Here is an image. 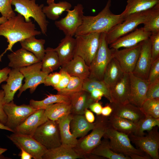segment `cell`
<instances>
[{
	"instance_id": "obj_1",
	"label": "cell",
	"mask_w": 159,
	"mask_h": 159,
	"mask_svg": "<svg viewBox=\"0 0 159 159\" xmlns=\"http://www.w3.org/2000/svg\"><path fill=\"white\" fill-rule=\"evenodd\" d=\"M41 33L36 29L35 24L32 20L26 21L24 17L19 13L7 19L0 24V36L4 37L8 43L7 47L0 55V62L7 51L13 52L12 48L15 43L29 37L39 35Z\"/></svg>"
},
{
	"instance_id": "obj_2",
	"label": "cell",
	"mask_w": 159,
	"mask_h": 159,
	"mask_svg": "<svg viewBox=\"0 0 159 159\" xmlns=\"http://www.w3.org/2000/svg\"><path fill=\"white\" fill-rule=\"evenodd\" d=\"M112 0H108L104 8L94 16L84 15L82 23L74 35L77 36L93 33H106L124 19L121 14H113L110 8Z\"/></svg>"
},
{
	"instance_id": "obj_3",
	"label": "cell",
	"mask_w": 159,
	"mask_h": 159,
	"mask_svg": "<svg viewBox=\"0 0 159 159\" xmlns=\"http://www.w3.org/2000/svg\"><path fill=\"white\" fill-rule=\"evenodd\" d=\"M95 121V126L88 135L78 140L74 150L81 158H85L101 143L107 128L109 126L108 117L101 115H97Z\"/></svg>"
},
{
	"instance_id": "obj_4",
	"label": "cell",
	"mask_w": 159,
	"mask_h": 159,
	"mask_svg": "<svg viewBox=\"0 0 159 159\" xmlns=\"http://www.w3.org/2000/svg\"><path fill=\"white\" fill-rule=\"evenodd\" d=\"M103 137L109 140L111 149L117 153L122 154L130 159L151 158L147 154L132 145L127 135L116 130L110 125Z\"/></svg>"
},
{
	"instance_id": "obj_5",
	"label": "cell",
	"mask_w": 159,
	"mask_h": 159,
	"mask_svg": "<svg viewBox=\"0 0 159 159\" xmlns=\"http://www.w3.org/2000/svg\"><path fill=\"white\" fill-rule=\"evenodd\" d=\"M36 0H12L11 5L15 7L14 11L22 15L26 22L33 18L39 26L41 32L47 35L49 22L43 13V4L40 5L36 3Z\"/></svg>"
},
{
	"instance_id": "obj_6",
	"label": "cell",
	"mask_w": 159,
	"mask_h": 159,
	"mask_svg": "<svg viewBox=\"0 0 159 159\" xmlns=\"http://www.w3.org/2000/svg\"><path fill=\"white\" fill-rule=\"evenodd\" d=\"M106 33H101L99 47L90 65L89 77L103 80L106 67L112 57V50L108 47Z\"/></svg>"
},
{
	"instance_id": "obj_7",
	"label": "cell",
	"mask_w": 159,
	"mask_h": 159,
	"mask_svg": "<svg viewBox=\"0 0 159 159\" xmlns=\"http://www.w3.org/2000/svg\"><path fill=\"white\" fill-rule=\"evenodd\" d=\"M101 34L93 33L75 36L74 57H81L90 66L98 49Z\"/></svg>"
},
{
	"instance_id": "obj_8",
	"label": "cell",
	"mask_w": 159,
	"mask_h": 159,
	"mask_svg": "<svg viewBox=\"0 0 159 159\" xmlns=\"http://www.w3.org/2000/svg\"><path fill=\"white\" fill-rule=\"evenodd\" d=\"M33 137L47 150L62 144L58 124L49 119L37 128Z\"/></svg>"
},
{
	"instance_id": "obj_9",
	"label": "cell",
	"mask_w": 159,
	"mask_h": 159,
	"mask_svg": "<svg viewBox=\"0 0 159 159\" xmlns=\"http://www.w3.org/2000/svg\"><path fill=\"white\" fill-rule=\"evenodd\" d=\"M148 10L132 14L122 22L111 29L106 33V39L110 45L119 38L131 32L139 24H143L147 17Z\"/></svg>"
},
{
	"instance_id": "obj_10",
	"label": "cell",
	"mask_w": 159,
	"mask_h": 159,
	"mask_svg": "<svg viewBox=\"0 0 159 159\" xmlns=\"http://www.w3.org/2000/svg\"><path fill=\"white\" fill-rule=\"evenodd\" d=\"M159 127H153L143 136H138L131 134L128 135L131 141L138 148L153 159H159Z\"/></svg>"
},
{
	"instance_id": "obj_11",
	"label": "cell",
	"mask_w": 159,
	"mask_h": 159,
	"mask_svg": "<svg viewBox=\"0 0 159 159\" xmlns=\"http://www.w3.org/2000/svg\"><path fill=\"white\" fill-rule=\"evenodd\" d=\"M4 109L7 116L5 125L12 130L13 132L17 127L37 110L30 105H17L13 100L5 104Z\"/></svg>"
},
{
	"instance_id": "obj_12",
	"label": "cell",
	"mask_w": 159,
	"mask_h": 159,
	"mask_svg": "<svg viewBox=\"0 0 159 159\" xmlns=\"http://www.w3.org/2000/svg\"><path fill=\"white\" fill-rule=\"evenodd\" d=\"M83 5L78 4L72 10H68L66 16L59 20H56L54 24L65 36H74L81 25L84 16Z\"/></svg>"
},
{
	"instance_id": "obj_13",
	"label": "cell",
	"mask_w": 159,
	"mask_h": 159,
	"mask_svg": "<svg viewBox=\"0 0 159 159\" xmlns=\"http://www.w3.org/2000/svg\"><path fill=\"white\" fill-rule=\"evenodd\" d=\"M19 70L25 78V83L19 90L18 97L28 89L30 93H33L39 85L44 83L48 74L42 70L41 61L21 68Z\"/></svg>"
},
{
	"instance_id": "obj_14",
	"label": "cell",
	"mask_w": 159,
	"mask_h": 159,
	"mask_svg": "<svg viewBox=\"0 0 159 159\" xmlns=\"http://www.w3.org/2000/svg\"><path fill=\"white\" fill-rule=\"evenodd\" d=\"M7 137L19 149L27 152L34 159H42L47 150L32 136L13 132Z\"/></svg>"
},
{
	"instance_id": "obj_15",
	"label": "cell",
	"mask_w": 159,
	"mask_h": 159,
	"mask_svg": "<svg viewBox=\"0 0 159 159\" xmlns=\"http://www.w3.org/2000/svg\"><path fill=\"white\" fill-rule=\"evenodd\" d=\"M112 49V57L117 61L123 71L128 74L132 72L140 54L141 42L133 47L120 50Z\"/></svg>"
},
{
	"instance_id": "obj_16",
	"label": "cell",
	"mask_w": 159,
	"mask_h": 159,
	"mask_svg": "<svg viewBox=\"0 0 159 159\" xmlns=\"http://www.w3.org/2000/svg\"><path fill=\"white\" fill-rule=\"evenodd\" d=\"M152 63L151 43L149 38L141 42L140 54L132 73L139 78L148 80Z\"/></svg>"
},
{
	"instance_id": "obj_17",
	"label": "cell",
	"mask_w": 159,
	"mask_h": 159,
	"mask_svg": "<svg viewBox=\"0 0 159 159\" xmlns=\"http://www.w3.org/2000/svg\"><path fill=\"white\" fill-rule=\"evenodd\" d=\"M130 81V92L129 101L140 107L146 99V95L149 82L135 75L129 73Z\"/></svg>"
},
{
	"instance_id": "obj_18",
	"label": "cell",
	"mask_w": 159,
	"mask_h": 159,
	"mask_svg": "<svg viewBox=\"0 0 159 159\" xmlns=\"http://www.w3.org/2000/svg\"><path fill=\"white\" fill-rule=\"evenodd\" d=\"M48 120L45 109L37 110L17 127L13 132L33 136L37 128Z\"/></svg>"
},
{
	"instance_id": "obj_19",
	"label": "cell",
	"mask_w": 159,
	"mask_h": 159,
	"mask_svg": "<svg viewBox=\"0 0 159 159\" xmlns=\"http://www.w3.org/2000/svg\"><path fill=\"white\" fill-rule=\"evenodd\" d=\"M130 87L129 74L125 72L120 80L110 87V102L122 104L129 102Z\"/></svg>"
},
{
	"instance_id": "obj_20",
	"label": "cell",
	"mask_w": 159,
	"mask_h": 159,
	"mask_svg": "<svg viewBox=\"0 0 159 159\" xmlns=\"http://www.w3.org/2000/svg\"><path fill=\"white\" fill-rule=\"evenodd\" d=\"M151 33L146 31L143 27L136 29L134 31L118 39L110 45L109 48L119 49L121 48L133 47L150 37Z\"/></svg>"
},
{
	"instance_id": "obj_21",
	"label": "cell",
	"mask_w": 159,
	"mask_h": 159,
	"mask_svg": "<svg viewBox=\"0 0 159 159\" xmlns=\"http://www.w3.org/2000/svg\"><path fill=\"white\" fill-rule=\"evenodd\" d=\"M24 78L18 69H13L9 72L6 84L1 85L4 93L5 104L13 100L15 94L22 85V80Z\"/></svg>"
},
{
	"instance_id": "obj_22",
	"label": "cell",
	"mask_w": 159,
	"mask_h": 159,
	"mask_svg": "<svg viewBox=\"0 0 159 159\" xmlns=\"http://www.w3.org/2000/svg\"><path fill=\"white\" fill-rule=\"evenodd\" d=\"M109 104L112 109L111 115L129 120L136 124L145 116L139 107L130 102L122 104L110 102Z\"/></svg>"
},
{
	"instance_id": "obj_23",
	"label": "cell",
	"mask_w": 159,
	"mask_h": 159,
	"mask_svg": "<svg viewBox=\"0 0 159 159\" xmlns=\"http://www.w3.org/2000/svg\"><path fill=\"white\" fill-rule=\"evenodd\" d=\"M8 67L19 69L41 62L32 53L21 48L7 55Z\"/></svg>"
},
{
	"instance_id": "obj_24",
	"label": "cell",
	"mask_w": 159,
	"mask_h": 159,
	"mask_svg": "<svg viewBox=\"0 0 159 159\" xmlns=\"http://www.w3.org/2000/svg\"><path fill=\"white\" fill-rule=\"evenodd\" d=\"M61 67L71 76L78 77L84 80L88 78L90 75V66L82 58L78 56L74 57Z\"/></svg>"
},
{
	"instance_id": "obj_25",
	"label": "cell",
	"mask_w": 159,
	"mask_h": 159,
	"mask_svg": "<svg viewBox=\"0 0 159 159\" xmlns=\"http://www.w3.org/2000/svg\"><path fill=\"white\" fill-rule=\"evenodd\" d=\"M71 105V113L73 115H84L86 109L95 102L90 97V93L82 90L69 96Z\"/></svg>"
},
{
	"instance_id": "obj_26",
	"label": "cell",
	"mask_w": 159,
	"mask_h": 159,
	"mask_svg": "<svg viewBox=\"0 0 159 159\" xmlns=\"http://www.w3.org/2000/svg\"><path fill=\"white\" fill-rule=\"evenodd\" d=\"M75 44V39L73 37L65 36L54 49L58 55L61 67L73 58Z\"/></svg>"
},
{
	"instance_id": "obj_27",
	"label": "cell",
	"mask_w": 159,
	"mask_h": 159,
	"mask_svg": "<svg viewBox=\"0 0 159 159\" xmlns=\"http://www.w3.org/2000/svg\"><path fill=\"white\" fill-rule=\"evenodd\" d=\"M73 114L70 113L66 117L56 121L58 125L62 145L73 148L76 146L78 139L71 133L70 122Z\"/></svg>"
},
{
	"instance_id": "obj_28",
	"label": "cell",
	"mask_w": 159,
	"mask_h": 159,
	"mask_svg": "<svg viewBox=\"0 0 159 159\" xmlns=\"http://www.w3.org/2000/svg\"><path fill=\"white\" fill-rule=\"evenodd\" d=\"M95 126V123L89 122L84 115H73L70 122L72 134L77 138L86 136Z\"/></svg>"
},
{
	"instance_id": "obj_29",
	"label": "cell",
	"mask_w": 159,
	"mask_h": 159,
	"mask_svg": "<svg viewBox=\"0 0 159 159\" xmlns=\"http://www.w3.org/2000/svg\"><path fill=\"white\" fill-rule=\"evenodd\" d=\"M159 4V0H127L124 11L121 14L125 19L132 14L148 10Z\"/></svg>"
},
{
	"instance_id": "obj_30",
	"label": "cell",
	"mask_w": 159,
	"mask_h": 159,
	"mask_svg": "<svg viewBox=\"0 0 159 159\" xmlns=\"http://www.w3.org/2000/svg\"><path fill=\"white\" fill-rule=\"evenodd\" d=\"M22 48L32 53L40 61L43 59L45 54L46 49L44 48L45 40L37 39L35 36H32L20 42Z\"/></svg>"
},
{
	"instance_id": "obj_31",
	"label": "cell",
	"mask_w": 159,
	"mask_h": 159,
	"mask_svg": "<svg viewBox=\"0 0 159 159\" xmlns=\"http://www.w3.org/2000/svg\"><path fill=\"white\" fill-rule=\"evenodd\" d=\"M124 73L118 62L112 57L105 69L103 80L110 87L120 80Z\"/></svg>"
},
{
	"instance_id": "obj_32",
	"label": "cell",
	"mask_w": 159,
	"mask_h": 159,
	"mask_svg": "<svg viewBox=\"0 0 159 159\" xmlns=\"http://www.w3.org/2000/svg\"><path fill=\"white\" fill-rule=\"evenodd\" d=\"M81 158L72 148L61 145L57 147L47 150L42 159H76Z\"/></svg>"
},
{
	"instance_id": "obj_33",
	"label": "cell",
	"mask_w": 159,
	"mask_h": 159,
	"mask_svg": "<svg viewBox=\"0 0 159 159\" xmlns=\"http://www.w3.org/2000/svg\"><path fill=\"white\" fill-rule=\"evenodd\" d=\"M49 119L57 121L71 113L70 103H57L49 105L45 109Z\"/></svg>"
},
{
	"instance_id": "obj_34",
	"label": "cell",
	"mask_w": 159,
	"mask_h": 159,
	"mask_svg": "<svg viewBox=\"0 0 159 159\" xmlns=\"http://www.w3.org/2000/svg\"><path fill=\"white\" fill-rule=\"evenodd\" d=\"M41 62L42 70L47 74L61 66L57 53L54 48L50 47L46 49L45 55Z\"/></svg>"
},
{
	"instance_id": "obj_35",
	"label": "cell",
	"mask_w": 159,
	"mask_h": 159,
	"mask_svg": "<svg viewBox=\"0 0 159 159\" xmlns=\"http://www.w3.org/2000/svg\"><path fill=\"white\" fill-rule=\"evenodd\" d=\"M109 123L112 128L128 135L133 134L136 124L129 120L111 115L108 117Z\"/></svg>"
},
{
	"instance_id": "obj_36",
	"label": "cell",
	"mask_w": 159,
	"mask_h": 159,
	"mask_svg": "<svg viewBox=\"0 0 159 159\" xmlns=\"http://www.w3.org/2000/svg\"><path fill=\"white\" fill-rule=\"evenodd\" d=\"M44 6L42 8L43 13L46 17L52 20H57L60 15L65 11L70 10L71 4L66 1H60L57 3L54 2Z\"/></svg>"
},
{
	"instance_id": "obj_37",
	"label": "cell",
	"mask_w": 159,
	"mask_h": 159,
	"mask_svg": "<svg viewBox=\"0 0 159 159\" xmlns=\"http://www.w3.org/2000/svg\"><path fill=\"white\" fill-rule=\"evenodd\" d=\"M91 154L109 159H130L128 157L113 151L108 139L105 138L92 150Z\"/></svg>"
},
{
	"instance_id": "obj_38",
	"label": "cell",
	"mask_w": 159,
	"mask_h": 159,
	"mask_svg": "<svg viewBox=\"0 0 159 159\" xmlns=\"http://www.w3.org/2000/svg\"><path fill=\"white\" fill-rule=\"evenodd\" d=\"M57 103H70L69 96L58 94H50L41 100H31L29 101V105L37 110L45 109L49 105Z\"/></svg>"
},
{
	"instance_id": "obj_39",
	"label": "cell",
	"mask_w": 159,
	"mask_h": 159,
	"mask_svg": "<svg viewBox=\"0 0 159 159\" xmlns=\"http://www.w3.org/2000/svg\"><path fill=\"white\" fill-rule=\"evenodd\" d=\"M143 24V27L146 31L151 33L159 32V4L148 10Z\"/></svg>"
},
{
	"instance_id": "obj_40",
	"label": "cell",
	"mask_w": 159,
	"mask_h": 159,
	"mask_svg": "<svg viewBox=\"0 0 159 159\" xmlns=\"http://www.w3.org/2000/svg\"><path fill=\"white\" fill-rule=\"evenodd\" d=\"M94 90H101L104 94V97L111 102L110 87L103 80L89 77L84 80L82 90L90 93Z\"/></svg>"
},
{
	"instance_id": "obj_41",
	"label": "cell",
	"mask_w": 159,
	"mask_h": 159,
	"mask_svg": "<svg viewBox=\"0 0 159 159\" xmlns=\"http://www.w3.org/2000/svg\"><path fill=\"white\" fill-rule=\"evenodd\" d=\"M159 127V118H155L150 116H145L140 120L136 124L135 132L133 134L138 136H143L155 126Z\"/></svg>"
},
{
	"instance_id": "obj_42",
	"label": "cell",
	"mask_w": 159,
	"mask_h": 159,
	"mask_svg": "<svg viewBox=\"0 0 159 159\" xmlns=\"http://www.w3.org/2000/svg\"><path fill=\"white\" fill-rule=\"evenodd\" d=\"M140 108L145 116L159 118V98L147 99Z\"/></svg>"
},
{
	"instance_id": "obj_43",
	"label": "cell",
	"mask_w": 159,
	"mask_h": 159,
	"mask_svg": "<svg viewBox=\"0 0 159 159\" xmlns=\"http://www.w3.org/2000/svg\"><path fill=\"white\" fill-rule=\"evenodd\" d=\"M84 80L78 77L71 76L69 83L64 89L57 92V94L69 96L82 90Z\"/></svg>"
},
{
	"instance_id": "obj_44",
	"label": "cell",
	"mask_w": 159,
	"mask_h": 159,
	"mask_svg": "<svg viewBox=\"0 0 159 159\" xmlns=\"http://www.w3.org/2000/svg\"><path fill=\"white\" fill-rule=\"evenodd\" d=\"M12 0H0V13L8 19L16 15L11 7Z\"/></svg>"
},
{
	"instance_id": "obj_45",
	"label": "cell",
	"mask_w": 159,
	"mask_h": 159,
	"mask_svg": "<svg viewBox=\"0 0 159 159\" xmlns=\"http://www.w3.org/2000/svg\"><path fill=\"white\" fill-rule=\"evenodd\" d=\"M149 39L151 43V50L153 62L159 57V32L151 33Z\"/></svg>"
},
{
	"instance_id": "obj_46",
	"label": "cell",
	"mask_w": 159,
	"mask_h": 159,
	"mask_svg": "<svg viewBox=\"0 0 159 159\" xmlns=\"http://www.w3.org/2000/svg\"><path fill=\"white\" fill-rule=\"evenodd\" d=\"M146 97V99L159 98V79L149 84Z\"/></svg>"
},
{
	"instance_id": "obj_47",
	"label": "cell",
	"mask_w": 159,
	"mask_h": 159,
	"mask_svg": "<svg viewBox=\"0 0 159 159\" xmlns=\"http://www.w3.org/2000/svg\"><path fill=\"white\" fill-rule=\"evenodd\" d=\"M159 79V57L152 63L150 67L148 81L149 83Z\"/></svg>"
},
{
	"instance_id": "obj_48",
	"label": "cell",
	"mask_w": 159,
	"mask_h": 159,
	"mask_svg": "<svg viewBox=\"0 0 159 159\" xmlns=\"http://www.w3.org/2000/svg\"><path fill=\"white\" fill-rule=\"evenodd\" d=\"M61 75L60 81L58 85L53 87L54 89L59 91L64 89L67 86L70 81L71 76L62 68L59 72Z\"/></svg>"
},
{
	"instance_id": "obj_49",
	"label": "cell",
	"mask_w": 159,
	"mask_h": 159,
	"mask_svg": "<svg viewBox=\"0 0 159 159\" xmlns=\"http://www.w3.org/2000/svg\"><path fill=\"white\" fill-rule=\"evenodd\" d=\"M61 77L59 72L50 73L46 76L43 84L45 86H52L54 87L58 85Z\"/></svg>"
},
{
	"instance_id": "obj_50",
	"label": "cell",
	"mask_w": 159,
	"mask_h": 159,
	"mask_svg": "<svg viewBox=\"0 0 159 159\" xmlns=\"http://www.w3.org/2000/svg\"><path fill=\"white\" fill-rule=\"evenodd\" d=\"M4 93L2 89L0 90V122L5 125L7 120V116L4 109Z\"/></svg>"
},
{
	"instance_id": "obj_51",
	"label": "cell",
	"mask_w": 159,
	"mask_h": 159,
	"mask_svg": "<svg viewBox=\"0 0 159 159\" xmlns=\"http://www.w3.org/2000/svg\"><path fill=\"white\" fill-rule=\"evenodd\" d=\"M102 107L101 103L99 102H95L91 104L89 107L90 110L95 113L97 115H101Z\"/></svg>"
},
{
	"instance_id": "obj_52",
	"label": "cell",
	"mask_w": 159,
	"mask_h": 159,
	"mask_svg": "<svg viewBox=\"0 0 159 159\" xmlns=\"http://www.w3.org/2000/svg\"><path fill=\"white\" fill-rule=\"evenodd\" d=\"M91 98L95 102H97L101 100L104 94L102 91L99 90H94L90 93Z\"/></svg>"
},
{
	"instance_id": "obj_53",
	"label": "cell",
	"mask_w": 159,
	"mask_h": 159,
	"mask_svg": "<svg viewBox=\"0 0 159 159\" xmlns=\"http://www.w3.org/2000/svg\"><path fill=\"white\" fill-rule=\"evenodd\" d=\"M11 69L6 67L1 69L0 68V84L2 82L6 81Z\"/></svg>"
},
{
	"instance_id": "obj_54",
	"label": "cell",
	"mask_w": 159,
	"mask_h": 159,
	"mask_svg": "<svg viewBox=\"0 0 159 159\" xmlns=\"http://www.w3.org/2000/svg\"><path fill=\"white\" fill-rule=\"evenodd\" d=\"M84 115L86 120L89 122L92 123L95 122V117L92 111L88 109L85 110Z\"/></svg>"
},
{
	"instance_id": "obj_55",
	"label": "cell",
	"mask_w": 159,
	"mask_h": 159,
	"mask_svg": "<svg viewBox=\"0 0 159 159\" xmlns=\"http://www.w3.org/2000/svg\"><path fill=\"white\" fill-rule=\"evenodd\" d=\"M112 111V108L109 104L102 107L101 115L104 116L108 117L111 115Z\"/></svg>"
},
{
	"instance_id": "obj_56",
	"label": "cell",
	"mask_w": 159,
	"mask_h": 159,
	"mask_svg": "<svg viewBox=\"0 0 159 159\" xmlns=\"http://www.w3.org/2000/svg\"><path fill=\"white\" fill-rule=\"evenodd\" d=\"M20 150L21 152L20 155L21 159H31L32 158V156L27 152L23 149H21Z\"/></svg>"
},
{
	"instance_id": "obj_57",
	"label": "cell",
	"mask_w": 159,
	"mask_h": 159,
	"mask_svg": "<svg viewBox=\"0 0 159 159\" xmlns=\"http://www.w3.org/2000/svg\"><path fill=\"white\" fill-rule=\"evenodd\" d=\"M0 129L6 130L13 132V131L5 125L0 122Z\"/></svg>"
},
{
	"instance_id": "obj_58",
	"label": "cell",
	"mask_w": 159,
	"mask_h": 159,
	"mask_svg": "<svg viewBox=\"0 0 159 159\" xmlns=\"http://www.w3.org/2000/svg\"><path fill=\"white\" fill-rule=\"evenodd\" d=\"M7 149L5 148H0V159H6V158L4 157L2 154L6 151Z\"/></svg>"
},
{
	"instance_id": "obj_59",
	"label": "cell",
	"mask_w": 159,
	"mask_h": 159,
	"mask_svg": "<svg viewBox=\"0 0 159 159\" xmlns=\"http://www.w3.org/2000/svg\"><path fill=\"white\" fill-rule=\"evenodd\" d=\"M7 20V19L6 18L2 16L0 17V24L4 23Z\"/></svg>"
},
{
	"instance_id": "obj_60",
	"label": "cell",
	"mask_w": 159,
	"mask_h": 159,
	"mask_svg": "<svg viewBox=\"0 0 159 159\" xmlns=\"http://www.w3.org/2000/svg\"><path fill=\"white\" fill-rule=\"evenodd\" d=\"M54 2V0H47V3L48 4Z\"/></svg>"
}]
</instances>
